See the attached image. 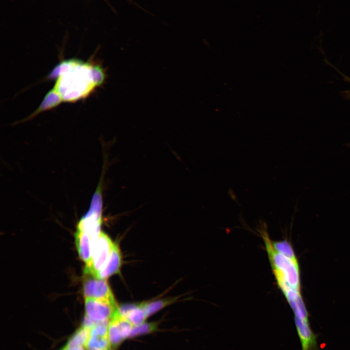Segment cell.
Instances as JSON below:
<instances>
[{
	"label": "cell",
	"mask_w": 350,
	"mask_h": 350,
	"mask_svg": "<svg viewBox=\"0 0 350 350\" xmlns=\"http://www.w3.org/2000/svg\"><path fill=\"white\" fill-rule=\"evenodd\" d=\"M99 350V349H93V350Z\"/></svg>",
	"instance_id": "e0dca14e"
},
{
	"label": "cell",
	"mask_w": 350,
	"mask_h": 350,
	"mask_svg": "<svg viewBox=\"0 0 350 350\" xmlns=\"http://www.w3.org/2000/svg\"><path fill=\"white\" fill-rule=\"evenodd\" d=\"M86 315L96 322L109 321L118 308L116 304L93 298H86Z\"/></svg>",
	"instance_id": "5b68a950"
},
{
	"label": "cell",
	"mask_w": 350,
	"mask_h": 350,
	"mask_svg": "<svg viewBox=\"0 0 350 350\" xmlns=\"http://www.w3.org/2000/svg\"><path fill=\"white\" fill-rule=\"evenodd\" d=\"M106 350H113L112 348L110 347L108 349H107Z\"/></svg>",
	"instance_id": "9a60e30c"
},
{
	"label": "cell",
	"mask_w": 350,
	"mask_h": 350,
	"mask_svg": "<svg viewBox=\"0 0 350 350\" xmlns=\"http://www.w3.org/2000/svg\"><path fill=\"white\" fill-rule=\"evenodd\" d=\"M114 243L108 236L101 232L93 246L91 261L86 265L85 274L97 277L109 259Z\"/></svg>",
	"instance_id": "7a4b0ae2"
},
{
	"label": "cell",
	"mask_w": 350,
	"mask_h": 350,
	"mask_svg": "<svg viewBox=\"0 0 350 350\" xmlns=\"http://www.w3.org/2000/svg\"><path fill=\"white\" fill-rule=\"evenodd\" d=\"M134 326H137L144 322L147 318L141 303L136 304L124 317Z\"/></svg>",
	"instance_id": "30bf717a"
},
{
	"label": "cell",
	"mask_w": 350,
	"mask_h": 350,
	"mask_svg": "<svg viewBox=\"0 0 350 350\" xmlns=\"http://www.w3.org/2000/svg\"><path fill=\"white\" fill-rule=\"evenodd\" d=\"M175 298H166L141 303L147 317L159 311L163 308L174 302Z\"/></svg>",
	"instance_id": "9c48e42d"
},
{
	"label": "cell",
	"mask_w": 350,
	"mask_h": 350,
	"mask_svg": "<svg viewBox=\"0 0 350 350\" xmlns=\"http://www.w3.org/2000/svg\"></svg>",
	"instance_id": "ac0fdd59"
},
{
	"label": "cell",
	"mask_w": 350,
	"mask_h": 350,
	"mask_svg": "<svg viewBox=\"0 0 350 350\" xmlns=\"http://www.w3.org/2000/svg\"><path fill=\"white\" fill-rule=\"evenodd\" d=\"M75 239L79 257L87 265L91 261L94 243L88 233L77 229Z\"/></svg>",
	"instance_id": "8992f818"
},
{
	"label": "cell",
	"mask_w": 350,
	"mask_h": 350,
	"mask_svg": "<svg viewBox=\"0 0 350 350\" xmlns=\"http://www.w3.org/2000/svg\"><path fill=\"white\" fill-rule=\"evenodd\" d=\"M347 94L349 95V97H350V91Z\"/></svg>",
	"instance_id": "2e32d148"
},
{
	"label": "cell",
	"mask_w": 350,
	"mask_h": 350,
	"mask_svg": "<svg viewBox=\"0 0 350 350\" xmlns=\"http://www.w3.org/2000/svg\"><path fill=\"white\" fill-rule=\"evenodd\" d=\"M261 234L279 286L287 285L299 291V268L297 260L276 251L265 229H262Z\"/></svg>",
	"instance_id": "6da1fadb"
},
{
	"label": "cell",
	"mask_w": 350,
	"mask_h": 350,
	"mask_svg": "<svg viewBox=\"0 0 350 350\" xmlns=\"http://www.w3.org/2000/svg\"><path fill=\"white\" fill-rule=\"evenodd\" d=\"M89 335L90 330L82 326L70 338L66 346L68 348L86 347Z\"/></svg>",
	"instance_id": "ba28073f"
},
{
	"label": "cell",
	"mask_w": 350,
	"mask_h": 350,
	"mask_svg": "<svg viewBox=\"0 0 350 350\" xmlns=\"http://www.w3.org/2000/svg\"><path fill=\"white\" fill-rule=\"evenodd\" d=\"M83 282L85 298H93L116 304L112 291L105 280L85 274Z\"/></svg>",
	"instance_id": "277c9868"
},
{
	"label": "cell",
	"mask_w": 350,
	"mask_h": 350,
	"mask_svg": "<svg viewBox=\"0 0 350 350\" xmlns=\"http://www.w3.org/2000/svg\"><path fill=\"white\" fill-rule=\"evenodd\" d=\"M61 350H84L83 347L68 348L64 347Z\"/></svg>",
	"instance_id": "5bb4252c"
},
{
	"label": "cell",
	"mask_w": 350,
	"mask_h": 350,
	"mask_svg": "<svg viewBox=\"0 0 350 350\" xmlns=\"http://www.w3.org/2000/svg\"><path fill=\"white\" fill-rule=\"evenodd\" d=\"M110 347L108 337L90 335L86 348L88 350L99 349L106 350Z\"/></svg>",
	"instance_id": "8fae6325"
},
{
	"label": "cell",
	"mask_w": 350,
	"mask_h": 350,
	"mask_svg": "<svg viewBox=\"0 0 350 350\" xmlns=\"http://www.w3.org/2000/svg\"><path fill=\"white\" fill-rule=\"evenodd\" d=\"M158 329V324L156 322H143L142 324L133 326L129 338L150 333Z\"/></svg>",
	"instance_id": "7c38bea8"
},
{
	"label": "cell",
	"mask_w": 350,
	"mask_h": 350,
	"mask_svg": "<svg viewBox=\"0 0 350 350\" xmlns=\"http://www.w3.org/2000/svg\"><path fill=\"white\" fill-rule=\"evenodd\" d=\"M133 326L126 318L120 315L118 308L108 324V338L110 347L116 348L129 338Z\"/></svg>",
	"instance_id": "3957f363"
},
{
	"label": "cell",
	"mask_w": 350,
	"mask_h": 350,
	"mask_svg": "<svg viewBox=\"0 0 350 350\" xmlns=\"http://www.w3.org/2000/svg\"><path fill=\"white\" fill-rule=\"evenodd\" d=\"M121 265V256L120 249L118 245L114 243L108 261L96 278L105 280L111 276L119 273Z\"/></svg>",
	"instance_id": "52a82bcc"
},
{
	"label": "cell",
	"mask_w": 350,
	"mask_h": 350,
	"mask_svg": "<svg viewBox=\"0 0 350 350\" xmlns=\"http://www.w3.org/2000/svg\"><path fill=\"white\" fill-rule=\"evenodd\" d=\"M274 249L278 252L291 259L296 260L293 248L290 244L286 241L272 243Z\"/></svg>",
	"instance_id": "4fadbf2b"
}]
</instances>
